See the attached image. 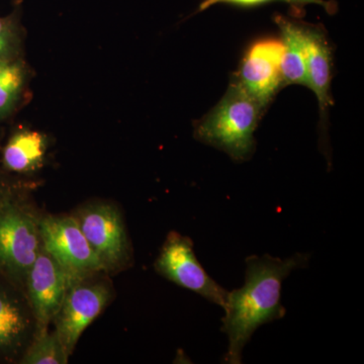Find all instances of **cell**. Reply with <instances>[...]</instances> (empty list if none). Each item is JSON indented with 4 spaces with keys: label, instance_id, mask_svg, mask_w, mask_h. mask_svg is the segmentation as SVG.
Returning a JSON list of instances; mask_svg holds the SVG:
<instances>
[{
    "label": "cell",
    "instance_id": "6da1fadb",
    "mask_svg": "<svg viewBox=\"0 0 364 364\" xmlns=\"http://www.w3.org/2000/svg\"><path fill=\"white\" fill-rule=\"evenodd\" d=\"M310 256L296 253L286 259L252 255L246 259L245 284L228 293L222 331L229 345L225 363H241L242 352L261 325L286 315L282 305V286L294 270L306 267Z\"/></svg>",
    "mask_w": 364,
    "mask_h": 364
},
{
    "label": "cell",
    "instance_id": "7a4b0ae2",
    "mask_svg": "<svg viewBox=\"0 0 364 364\" xmlns=\"http://www.w3.org/2000/svg\"><path fill=\"white\" fill-rule=\"evenodd\" d=\"M265 109L232 78L222 100L195 124V138L235 161H247L255 152L254 133Z\"/></svg>",
    "mask_w": 364,
    "mask_h": 364
},
{
    "label": "cell",
    "instance_id": "3957f363",
    "mask_svg": "<svg viewBox=\"0 0 364 364\" xmlns=\"http://www.w3.org/2000/svg\"><path fill=\"white\" fill-rule=\"evenodd\" d=\"M39 230L43 248L65 270L69 280L105 269L74 218H45Z\"/></svg>",
    "mask_w": 364,
    "mask_h": 364
},
{
    "label": "cell",
    "instance_id": "277c9868",
    "mask_svg": "<svg viewBox=\"0 0 364 364\" xmlns=\"http://www.w3.org/2000/svg\"><path fill=\"white\" fill-rule=\"evenodd\" d=\"M157 272L179 287L207 299L210 303L226 305L228 293L203 269L196 259L193 242L188 237L171 232L155 263Z\"/></svg>",
    "mask_w": 364,
    "mask_h": 364
},
{
    "label": "cell",
    "instance_id": "5b68a950",
    "mask_svg": "<svg viewBox=\"0 0 364 364\" xmlns=\"http://www.w3.org/2000/svg\"><path fill=\"white\" fill-rule=\"evenodd\" d=\"M284 46L277 38H262L246 50L233 78L265 109L282 87Z\"/></svg>",
    "mask_w": 364,
    "mask_h": 364
},
{
    "label": "cell",
    "instance_id": "8992f818",
    "mask_svg": "<svg viewBox=\"0 0 364 364\" xmlns=\"http://www.w3.org/2000/svg\"><path fill=\"white\" fill-rule=\"evenodd\" d=\"M109 289L104 284H83L80 279L69 280L65 298L54 322L67 353L70 355L83 331L102 313Z\"/></svg>",
    "mask_w": 364,
    "mask_h": 364
},
{
    "label": "cell",
    "instance_id": "52a82bcc",
    "mask_svg": "<svg viewBox=\"0 0 364 364\" xmlns=\"http://www.w3.org/2000/svg\"><path fill=\"white\" fill-rule=\"evenodd\" d=\"M26 277L37 335L47 331L50 323L54 322L65 298L69 277L44 248L40 249Z\"/></svg>",
    "mask_w": 364,
    "mask_h": 364
},
{
    "label": "cell",
    "instance_id": "ba28073f",
    "mask_svg": "<svg viewBox=\"0 0 364 364\" xmlns=\"http://www.w3.org/2000/svg\"><path fill=\"white\" fill-rule=\"evenodd\" d=\"M39 223L20 208L0 210V262L18 274H28L40 252Z\"/></svg>",
    "mask_w": 364,
    "mask_h": 364
},
{
    "label": "cell",
    "instance_id": "9c48e42d",
    "mask_svg": "<svg viewBox=\"0 0 364 364\" xmlns=\"http://www.w3.org/2000/svg\"><path fill=\"white\" fill-rule=\"evenodd\" d=\"M77 221L105 269L116 267L127 257L126 231L121 215L112 205H92L83 210Z\"/></svg>",
    "mask_w": 364,
    "mask_h": 364
},
{
    "label": "cell",
    "instance_id": "30bf717a",
    "mask_svg": "<svg viewBox=\"0 0 364 364\" xmlns=\"http://www.w3.org/2000/svg\"><path fill=\"white\" fill-rule=\"evenodd\" d=\"M308 87L317 97L321 121L324 126L332 105V51L324 28L304 23Z\"/></svg>",
    "mask_w": 364,
    "mask_h": 364
},
{
    "label": "cell",
    "instance_id": "8fae6325",
    "mask_svg": "<svg viewBox=\"0 0 364 364\" xmlns=\"http://www.w3.org/2000/svg\"><path fill=\"white\" fill-rule=\"evenodd\" d=\"M280 41L284 46L282 58V76L284 86H308L306 65V41L304 23L284 16H275Z\"/></svg>",
    "mask_w": 364,
    "mask_h": 364
},
{
    "label": "cell",
    "instance_id": "7c38bea8",
    "mask_svg": "<svg viewBox=\"0 0 364 364\" xmlns=\"http://www.w3.org/2000/svg\"><path fill=\"white\" fill-rule=\"evenodd\" d=\"M47 139L38 131L21 129L14 132L4 149V166L18 173L35 171L42 166Z\"/></svg>",
    "mask_w": 364,
    "mask_h": 364
},
{
    "label": "cell",
    "instance_id": "4fadbf2b",
    "mask_svg": "<svg viewBox=\"0 0 364 364\" xmlns=\"http://www.w3.org/2000/svg\"><path fill=\"white\" fill-rule=\"evenodd\" d=\"M28 68L23 56L0 58V122L18 109L26 90Z\"/></svg>",
    "mask_w": 364,
    "mask_h": 364
},
{
    "label": "cell",
    "instance_id": "5bb4252c",
    "mask_svg": "<svg viewBox=\"0 0 364 364\" xmlns=\"http://www.w3.org/2000/svg\"><path fill=\"white\" fill-rule=\"evenodd\" d=\"M30 320L23 309L0 294V348L18 346L30 331Z\"/></svg>",
    "mask_w": 364,
    "mask_h": 364
},
{
    "label": "cell",
    "instance_id": "9a60e30c",
    "mask_svg": "<svg viewBox=\"0 0 364 364\" xmlns=\"http://www.w3.org/2000/svg\"><path fill=\"white\" fill-rule=\"evenodd\" d=\"M67 353L56 332L40 333L35 336L33 344L28 347L21 363L25 364H66Z\"/></svg>",
    "mask_w": 364,
    "mask_h": 364
},
{
    "label": "cell",
    "instance_id": "2e32d148",
    "mask_svg": "<svg viewBox=\"0 0 364 364\" xmlns=\"http://www.w3.org/2000/svg\"><path fill=\"white\" fill-rule=\"evenodd\" d=\"M23 28L18 9L0 16V58L23 56Z\"/></svg>",
    "mask_w": 364,
    "mask_h": 364
},
{
    "label": "cell",
    "instance_id": "e0dca14e",
    "mask_svg": "<svg viewBox=\"0 0 364 364\" xmlns=\"http://www.w3.org/2000/svg\"><path fill=\"white\" fill-rule=\"evenodd\" d=\"M272 2H284L296 7H303L309 4H316L324 7L326 11L329 14H334L336 11V4L333 1L327 0H203L198 11H207L210 7L217 4H231V6L241 7H253L262 6V4H272Z\"/></svg>",
    "mask_w": 364,
    "mask_h": 364
}]
</instances>
